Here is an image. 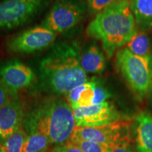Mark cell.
Here are the masks:
<instances>
[{
    "label": "cell",
    "instance_id": "6da1fadb",
    "mask_svg": "<svg viewBox=\"0 0 152 152\" xmlns=\"http://www.w3.org/2000/svg\"><path fill=\"white\" fill-rule=\"evenodd\" d=\"M80 49L75 42L63 41L51 47L39 65L42 88L58 95L68 94L88 82L80 64Z\"/></svg>",
    "mask_w": 152,
    "mask_h": 152
},
{
    "label": "cell",
    "instance_id": "7a4b0ae2",
    "mask_svg": "<svg viewBox=\"0 0 152 152\" xmlns=\"http://www.w3.org/2000/svg\"><path fill=\"white\" fill-rule=\"evenodd\" d=\"M130 0H117L96 15L86 30L87 36L102 42L109 58L135 35L136 22Z\"/></svg>",
    "mask_w": 152,
    "mask_h": 152
},
{
    "label": "cell",
    "instance_id": "3957f363",
    "mask_svg": "<svg viewBox=\"0 0 152 152\" xmlns=\"http://www.w3.org/2000/svg\"><path fill=\"white\" fill-rule=\"evenodd\" d=\"M23 123L29 134L41 133L56 144L67 142L76 128L71 106L55 98L47 99L35 106L25 117Z\"/></svg>",
    "mask_w": 152,
    "mask_h": 152
},
{
    "label": "cell",
    "instance_id": "277c9868",
    "mask_svg": "<svg viewBox=\"0 0 152 152\" xmlns=\"http://www.w3.org/2000/svg\"><path fill=\"white\" fill-rule=\"evenodd\" d=\"M151 58L132 54L127 48L120 49L115 54L118 71L139 99L149 95L151 84Z\"/></svg>",
    "mask_w": 152,
    "mask_h": 152
},
{
    "label": "cell",
    "instance_id": "5b68a950",
    "mask_svg": "<svg viewBox=\"0 0 152 152\" xmlns=\"http://www.w3.org/2000/svg\"><path fill=\"white\" fill-rule=\"evenodd\" d=\"M47 0H3L0 2V32L23 26L47 7Z\"/></svg>",
    "mask_w": 152,
    "mask_h": 152
},
{
    "label": "cell",
    "instance_id": "8992f818",
    "mask_svg": "<svg viewBox=\"0 0 152 152\" xmlns=\"http://www.w3.org/2000/svg\"><path fill=\"white\" fill-rule=\"evenodd\" d=\"M85 11L86 5L81 0H56L41 26L55 33H64L81 21Z\"/></svg>",
    "mask_w": 152,
    "mask_h": 152
},
{
    "label": "cell",
    "instance_id": "52a82bcc",
    "mask_svg": "<svg viewBox=\"0 0 152 152\" xmlns=\"http://www.w3.org/2000/svg\"><path fill=\"white\" fill-rule=\"evenodd\" d=\"M130 123L123 120L99 127H77L69 140H81L111 145L130 136Z\"/></svg>",
    "mask_w": 152,
    "mask_h": 152
},
{
    "label": "cell",
    "instance_id": "ba28073f",
    "mask_svg": "<svg viewBox=\"0 0 152 152\" xmlns=\"http://www.w3.org/2000/svg\"><path fill=\"white\" fill-rule=\"evenodd\" d=\"M57 34L39 26L25 30L7 41V49L16 54H32L52 46Z\"/></svg>",
    "mask_w": 152,
    "mask_h": 152
},
{
    "label": "cell",
    "instance_id": "9c48e42d",
    "mask_svg": "<svg viewBox=\"0 0 152 152\" xmlns=\"http://www.w3.org/2000/svg\"><path fill=\"white\" fill-rule=\"evenodd\" d=\"M35 79L33 70L16 58L0 61V82L11 95L30 86Z\"/></svg>",
    "mask_w": 152,
    "mask_h": 152
},
{
    "label": "cell",
    "instance_id": "30bf717a",
    "mask_svg": "<svg viewBox=\"0 0 152 152\" xmlns=\"http://www.w3.org/2000/svg\"><path fill=\"white\" fill-rule=\"evenodd\" d=\"M77 127H99L121 119L115 106L111 102L73 109Z\"/></svg>",
    "mask_w": 152,
    "mask_h": 152
},
{
    "label": "cell",
    "instance_id": "8fae6325",
    "mask_svg": "<svg viewBox=\"0 0 152 152\" xmlns=\"http://www.w3.org/2000/svg\"><path fill=\"white\" fill-rule=\"evenodd\" d=\"M25 118L23 106L17 99H10L0 109V136L7 139L20 128Z\"/></svg>",
    "mask_w": 152,
    "mask_h": 152
},
{
    "label": "cell",
    "instance_id": "7c38bea8",
    "mask_svg": "<svg viewBox=\"0 0 152 152\" xmlns=\"http://www.w3.org/2000/svg\"><path fill=\"white\" fill-rule=\"evenodd\" d=\"M135 142L137 152H152V115L149 113L136 117Z\"/></svg>",
    "mask_w": 152,
    "mask_h": 152
},
{
    "label": "cell",
    "instance_id": "4fadbf2b",
    "mask_svg": "<svg viewBox=\"0 0 152 152\" xmlns=\"http://www.w3.org/2000/svg\"><path fill=\"white\" fill-rule=\"evenodd\" d=\"M80 64L85 73L100 74L106 68V58L97 45H89L81 52Z\"/></svg>",
    "mask_w": 152,
    "mask_h": 152
},
{
    "label": "cell",
    "instance_id": "5bb4252c",
    "mask_svg": "<svg viewBox=\"0 0 152 152\" xmlns=\"http://www.w3.org/2000/svg\"><path fill=\"white\" fill-rule=\"evenodd\" d=\"M97 79L92 78L85 84L79 85L68 94V101L72 109L93 105L94 91Z\"/></svg>",
    "mask_w": 152,
    "mask_h": 152
},
{
    "label": "cell",
    "instance_id": "9a60e30c",
    "mask_svg": "<svg viewBox=\"0 0 152 152\" xmlns=\"http://www.w3.org/2000/svg\"><path fill=\"white\" fill-rule=\"evenodd\" d=\"M130 7L141 31L152 29V0H130Z\"/></svg>",
    "mask_w": 152,
    "mask_h": 152
},
{
    "label": "cell",
    "instance_id": "2e32d148",
    "mask_svg": "<svg viewBox=\"0 0 152 152\" xmlns=\"http://www.w3.org/2000/svg\"><path fill=\"white\" fill-rule=\"evenodd\" d=\"M125 45V48L128 49L132 54L137 56L151 58V40L149 35L146 32L137 31Z\"/></svg>",
    "mask_w": 152,
    "mask_h": 152
},
{
    "label": "cell",
    "instance_id": "e0dca14e",
    "mask_svg": "<svg viewBox=\"0 0 152 152\" xmlns=\"http://www.w3.org/2000/svg\"><path fill=\"white\" fill-rule=\"evenodd\" d=\"M51 142L45 134L39 132L30 133L26 137L23 152H45Z\"/></svg>",
    "mask_w": 152,
    "mask_h": 152
},
{
    "label": "cell",
    "instance_id": "ac0fdd59",
    "mask_svg": "<svg viewBox=\"0 0 152 152\" xmlns=\"http://www.w3.org/2000/svg\"><path fill=\"white\" fill-rule=\"evenodd\" d=\"M26 132L20 128L6 139L4 145H0V152H23Z\"/></svg>",
    "mask_w": 152,
    "mask_h": 152
},
{
    "label": "cell",
    "instance_id": "d6986e66",
    "mask_svg": "<svg viewBox=\"0 0 152 152\" xmlns=\"http://www.w3.org/2000/svg\"><path fill=\"white\" fill-rule=\"evenodd\" d=\"M78 147L83 152H110V147L106 144L95 143L81 140H68Z\"/></svg>",
    "mask_w": 152,
    "mask_h": 152
},
{
    "label": "cell",
    "instance_id": "ffe728a7",
    "mask_svg": "<svg viewBox=\"0 0 152 152\" xmlns=\"http://www.w3.org/2000/svg\"><path fill=\"white\" fill-rule=\"evenodd\" d=\"M117 0H88L87 10L91 14H97Z\"/></svg>",
    "mask_w": 152,
    "mask_h": 152
},
{
    "label": "cell",
    "instance_id": "44dd1931",
    "mask_svg": "<svg viewBox=\"0 0 152 152\" xmlns=\"http://www.w3.org/2000/svg\"><path fill=\"white\" fill-rule=\"evenodd\" d=\"M131 136L110 145V152H136L131 144Z\"/></svg>",
    "mask_w": 152,
    "mask_h": 152
},
{
    "label": "cell",
    "instance_id": "7402d4cb",
    "mask_svg": "<svg viewBox=\"0 0 152 152\" xmlns=\"http://www.w3.org/2000/svg\"><path fill=\"white\" fill-rule=\"evenodd\" d=\"M111 96V93L103 86L99 80H97L94 91V98L93 100V105L99 104L105 102V101Z\"/></svg>",
    "mask_w": 152,
    "mask_h": 152
},
{
    "label": "cell",
    "instance_id": "603a6c76",
    "mask_svg": "<svg viewBox=\"0 0 152 152\" xmlns=\"http://www.w3.org/2000/svg\"><path fill=\"white\" fill-rule=\"evenodd\" d=\"M52 152H83L76 144L68 141L66 143L59 144Z\"/></svg>",
    "mask_w": 152,
    "mask_h": 152
},
{
    "label": "cell",
    "instance_id": "cb8c5ba5",
    "mask_svg": "<svg viewBox=\"0 0 152 152\" xmlns=\"http://www.w3.org/2000/svg\"><path fill=\"white\" fill-rule=\"evenodd\" d=\"M9 95L10 93L0 82V109L9 102Z\"/></svg>",
    "mask_w": 152,
    "mask_h": 152
},
{
    "label": "cell",
    "instance_id": "d4e9b609",
    "mask_svg": "<svg viewBox=\"0 0 152 152\" xmlns=\"http://www.w3.org/2000/svg\"><path fill=\"white\" fill-rule=\"evenodd\" d=\"M151 88H150L149 96L150 100H151V102H152V57L151 59Z\"/></svg>",
    "mask_w": 152,
    "mask_h": 152
},
{
    "label": "cell",
    "instance_id": "484cf974",
    "mask_svg": "<svg viewBox=\"0 0 152 152\" xmlns=\"http://www.w3.org/2000/svg\"><path fill=\"white\" fill-rule=\"evenodd\" d=\"M0 134H1V130H0Z\"/></svg>",
    "mask_w": 152,
    "mask_h": 152
},
{
    "label": "cell",
    "instance_id": "4316f807",
    "mask_svg": "<svg viewBox=\"0 0 152 152\" xmlns=\"http://www.w3.org/2000/svg\"><path fill=\"white\" fill-rule=\"evenodd\" d=\"M87 1H88V0H87Z\"/></svg>",
    "mask_w": 152,
    "mask_h": 152
}]
</instances>
